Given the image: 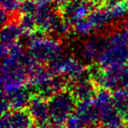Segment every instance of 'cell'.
<instances>
[{
    "mask_svg": "<svg viewBox=\"0 0 128 128\" xmlns=\"http://www.w3.org/2000/svg\"><path fill=\"white\" fill-rule=\"evenodd\" d=\"M2 52L1 84L3 93H8L20 89L27 84V70L25 58L27 52L21 43L14 45Z\"/></svg>",
    "mask_w": 128,
    "mask_h": 128,
    "instance_id": "obj_1",
    "label": "cell"
},
{
    "mask_svg": "<svg viewBox=\"0 0 128 128\" xmlns=\"http://www.w3.org/2000/svg\"><path fill=\"white\" fill-rule=\"evenodd\" d=\"M26 38L28 54L41 65H49L63 54L60 41L54 38L35 32L27 34Z\"/></svg>",
    "mask_w": 128,
    "mask_h": 128,
    "instance_id": "obj_2",
    "label": "cell"
},
{
    "mask_svg": "<svg viewBox=\"0 0 128 128\" xmlns=\"http://www.w3.org/2000/svg\"><path fill=\"white\" fill-rule=\"evenodd\" d=\"M102 70L123 68L128 64V43L121 32H114L108 36V46L96 62Z\"/></svg>",
    "mask_w": 128,
    "mask_h": 128,
    "instance_id": "obj_3",
    "label": "cell"
},
{
    "mask_svg": "<svg viewBox=\"0 0 128 128\" xmlns=\"http://www.w3.org/2000/svg\"><path fill=\"white\" fill-rule=\"evenodd\" d=\"M48 104L51 128H63L74 116L77 105L76 100L68 90L50 98Z\"/></svg>",
    "mask_w": 128,
    "mask_h": 128,
    "instance_id": "obj_4",
    "label": "cell"
},
{
    "mask_svg": "<svg viewBox=\"0 0 128 128\" xmlns=\"http://www.w3.org/2000/svg\"><path fill=\"white\" fill-rule=\"evenodd\" d=\"M48 67L54 74L67 79L70 84L90 76L89 68L80 60L64 54L49 64Z\"/></svg>",
    "mask_w": 128,
    "mask_h": 128,
    "instance_id": "obj_5",
    "label": "cell"
},
{
    "mask_svg": "<svg viewBox=\"0 0 128 128\" xmlns=\"http://www.w3.org/2000/svg\"><path fill=\"white\" fill-rule=\"evenodd\" d=\"M96 6L92 0H68L62 10V17L73 27L76 24L85 20L95 10Z\"/></svg>",
    "mask_w": 128,
    "mask_h": 128,
    "instance_id": "obj_6",
    "label": "cell"
},
{
    "mask_svg": "<svg viewBox=\"0 0 128 128\" xmlns=\"http://www.w3.org/2000/svg\"><path fill=\"white\" fill-rule=\"evenodd\" d=\"M93 103L96 109L99 118V124H103L110 122L119 116L113 105V94L104 89H99Z\"/></svg>",
    "mask_w": 128,
    "mask_h": 128,
    "instance_id": "obj_7",
    "label": "cell"
},
{
    "mask_svg": "<svg viewBox=\"0 0 128 128\" xmlns=\"http://www.w3.org/2000/svg\"><path fill=\"white\" fill-rule=\"evenodd\" d=\"M108 46V37L104 35H90L81 46L80 55L86 62H96Z\"/></svg>",
    "mask_w": 128,
    "mask_h": 128,
    "instance_id": "obj_8",
    "label": "cell"
},
{
    "mask_svg": "<svg viewBox=\"0 0 128 128\" xmlns=\"http://www.w3.org/2000/svg\"><path fill=\"white\" fill-rule=\"evenodd\" d=\"M68 86L70 87L68 89V90H70V93L73 95L77 104L92 101L99 90L98 86L90 76L76 82H70Z\"/></svg>",
    "mask_w": 128,
    "mask_h": 128,
    "instance_id": "obj_9",
    "label": "cell"
},
{
    "mask_svg": "<svg viewBox=\"0 0 128 128\" xmlns=\"http://www.w3.org/2000/svg\"><path fill=\"white\" fill-rule=\"evenodd\" d=\"M27 110L36 127L51 128L48 100L34 95L27 107Z\"/></svg>",
    "mask_w": 128,
    "mask_h": 128,
    "instance_id": "obj_10",
    "label": "cell"
},
{
    "mask_svg": "<svg viewBox=\"0 0 128 128\" xmlns=\"http://www.w3.org/2000/svg\"><path fill=\"white\" fill-rule=\"evenodd\" d=\"M34 96V94L30 88L24 86L11 92L3 93L2 101L7 104L11 110H26Z\"/></svg>",
    "mask_w": 128,
    "mask_h": 128,
    "instance_id": "obj_11",
    "label": "cell"
},
{
    "mask_svg": "<svg viewBox=\"0 0 128 128\" xmlns=\"http://www.w3.org/2000/svg\"><path fill=\"white\" fill-rule=\"evenodd\" d=\"M26 32L24 31L20 23L10 21L2 28L1 34V50L7 49L14 45L20 43L21 39L26 36Z\"/></svg>",
    "mask_w": 128,
    "mask_h": 128,
    "instance_id": "obj_12",
    "label": "cell"
},
{
    "mask_svg": "<svg viewBox=\"0 0 128 128\" xmlns=\"http://www.w3.org/2000/svg\"><path fill=\"white\" fill-rule=\"evenodd\" d=\"M75 115L82 122L84 128H90L99 124V118L96 109L92 101L78 103Z\"/></svg>",
    "mask_w": 128,
    "mask_h": 128,
    "instance_id": "obj_13",
    "label": "cell"
},
{
    "mask_svg": "<svg viewBox=\"0 0 128 128\" xmlns=\"http://www.w3.org/2000/svg\"><path fill=\"white\" fill-rule=\"evenodd\" d=\"M88 20L90 23L94 31H99L105 28L110 23H113L112 16L105 6L96 7L95 10L88 17Z\"/></svg>",
    "mask_w": 128,
    "mask_h": 128,
    "instance_id": "obj_14",
    "label": "cell"
},
{
    "mask_svg": "<svg viewBox=\"0 0 128 128\" xmlns=\"http://www.w3.org/2000/svg\"><path fill=\"white\" fill-rule=\"evenodd\" d=\"M113 105L118 114L124 120H128V90L121 89L113 92Z\"/></svg>",
    "mask_w": 128,
    "mask_h": 128,
    "instance_id": "obj_15",
    "label": "cell"
},
{
    "mask_svg": "<svg viewBox=\"0 0 128 128\" xmlns=\"http://www.w3.org/2000/svg\"><path fill=\"white\" fill-rule=\"evenodd\" d=\"M23 0H1V11L6 12L8 14H12L15 12L20 11Z\"/></svg>",
    "mask_w": 128,
    "mask_h": 128,
    "instance_id": "obj_16",
    "label": "cell"
},
{
    "mask_svg": "<svg viewBox=\"0 0 128 128\" xmlns=\"http://www.w3.org/2000/svg\"><path fill=\"white\" fill-rule=\"evenodd\" d=\"M100 128H128V124H126L124 118H122L120 116H118L110 122L100 124Z\"/></svg>",
    "mask_w": 128,
    "mask_h": 128,
    "instance_id": "obj_17",
    "label": "cell"
},
{
    "mask_svg": "<svg viewBox=\"0 0 128 128\" xmlns=\"http://www.w3.org/2000/svg\"><path fill=\"white\" fill-rule=\"evenodd\" d=\"M39 4L42 6H48L55 8H62L64 4L68 2V0H35Z\"/></svg>",
    "mask_w": 128,
    "mask_h": 128,
    "instance_id": "obj_18",
    "label": "cell"
},
{
    "mask_svg": "<svg viewBox=\"0 0 128 128\" xmlns=\"http://www.w3.org/2000/svg\"><path fill=\"white\" fill-rule=\"evenodd\" d=\"M63 128H84L82 126V122L78 119V118L74 114V116H72L68 121L67 122L66 126Z\"/></svg>",
    "mask_w": 128,
    "mask_h": 128,
    "instance_id": "obj_19",
    "label": "cell"
},
{
    "mask_svg": "<svg viewBox=\"0 0 128 128\" xmlns=\"http://www.w3.org/2000/svg\"><path fill=\"white\" fill-rule=\"evenodd\" d=\"M123 28L124 29H128V15L123 21Z\"/></svg>",
    "mask_w": 128,
    "mask_h": 128,
    "instance_id": "obj_20",
    "label": "cell"
},
{
    "mask_svg": "<svg viewBox=\"0 0 128 128\" xmlns=\"http://www.w3.org/2000/svg\"><path fill=\"white\" fill-rule=\"evenodd\" d=\"M32 128H38V127H36V126H34V127H32Z\"/></svg>",
    "mask_w": 128,
    "mask_h": 128,
    "instance_id": "obj_21",
    "label": "cell"
}]
</instances>
